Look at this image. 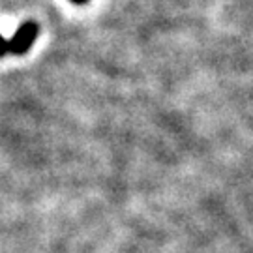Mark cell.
<instances>
[{"instance_id":"cell-1","label":"cell","mask_w":253,"mask_h":253,"mask_svg":"<svg viewBox=\"0 0 253 253\" xmlns=\"http://www.w3.org/2000/svg\"><path fill=\"white\" fill-rule=\"evenodd\" d=\"M38 38V25L34 21H25L17 32L8 40V53L11 54H25L30 51V47L34 45Z\"/></svg>"},{"instance_id":"cell-2","label":"cell","mask_w":253,"mask_h":253,"mask_svg":"<svg viewBox=\"0 0 253 253\" xmlns=\"http://www.w3.org/2000/svg\"><path fill=\"white\" fill-rule=\"evenodd\" d=\"M8 54V40L0 34V56Z\"/></svg>"},{"instance_id":"cell-3","label":"cell","mask_w":253,"mask_h":253,"mask_svg":"<svg viewBox=\"0 0 253 253\" xmlns=\"http://www.w3.org/2000/svg\"><path fill=\"white\" fill-rule=\"evenodd\" d=\"M72 2H75V4H84V2H88V0H72Z\"/></svg>"}]
</instances>
